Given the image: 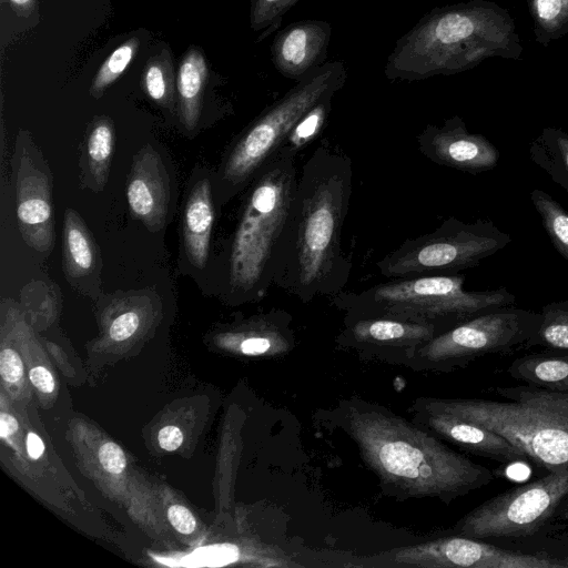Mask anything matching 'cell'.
<instances>
[{
  "mask_svg": "<svg viewBox=\"0 0 568 568\" xmlns=\"http://www.w3.org/2000/svg\"><path fill=\"white\" fill-rule=\"evenodd\" d=\"M160 447L168 452L178 449L183 443L181 429L174 425L164 426L158 435Z\"/></svg>",
  "mask_w": 568,
  "mask_h": 568,
  "instance_id": "cell-35",
  "label": "cell"
},
{
  "mask_svg": "<svg viewBox=\"0 0 568 568\" xmlns=\"http://www.w3.org/2000/svg\"><path fill=\"white\" fill-rule=\"evenodd\" d=\"M126 200L132 215L149 230L163 227L170 200L169 180L160 155L150 146L138 155L129 178Z\"/></svg>",
  "mask_w": 568,
  "mask_h": 568,
  "instance_id": "cell-17",
  "label": "cell"
},
{
  "mask_svg": "<svg viewBox=\"0 0 568 568\" xmlns=\"http://www.w3.org/2000/svg\"><path fill=\"white\" fill-rule=\"evenodd\" d=\"M507 373L528 385L568 393V355L519 357L509 365Z\"/></svg>",
  "mask_w": 568,
  "mask_h": 568,
  "instance_id": "cell-20",
  "label": "cell"
},
{
  "mask_svg": "<svg viewBox=\"0 0 568 568\" xmlns=\"http://www.w3.org/2000/svg\"><path fill=\"white\" fill-rule=\"evenodd\" d=\"M64 252L70 276L89 274L95 265V248L82 219L71 209L64 214Z\"/></svg>",
  "mask_w": 568,
  "mask_h": 568,
  "instance_id": "cell-21",
  "label": "cell"
},
{
  "mask_svg": "<svg viewBox=\"0 0 568 568\" xmlns=\"http://www.w3.org/2000/svg\"><path fill=\"white\" fill-rule=\"evenodd\" d=\"M297 2L298 0H252L251 28L255 32L262 31L256 42L275 32L281 27L284 14Z\"/></svg>",
  "mask_w": 568,
  "mask_h": 568,
  "instance_id": "cell-28",
  "label": "cell"
},
{
  "mask_svg": "<svg viewBox=\"0 0 568 568\" xmlns=\"http://www.w3.org/2000/svg\"><path fill=\"white\" fill-rule=\"evenodd\" d=\"M214 223V206L209 180L192 189L183 215V244L190 262L203 268L207 261Z\"/></svg>",
  "mask_w": 568,
  "mask_h": 568,
  "instance_id": "cell-18",
  "label": "cell"
},
{
  "mask_svg": "<svg viewBox=\"0 0 568 568\" xmlns=\"http://www.w3.org/2000/svg\"><path fill=\"white\" fill-rule=\"evenodd\" d=\"M560 560H561L562 568H568V557H565L564 559H560Z\"/></svg>",
  "mask_w": 568,
  "mask_h": 568,
  "instance_id": "cell-40",
  "label": "cell"
},
{
  "mask_svg": "<svg viewBox=\"0 0 568 568\" xmlns=\"http://www.w3.org/2000/svg\"><path fill=\"white\" fill-rule=\"evenodd\" d=\"M17 217L23 240L48 253L54 245L51 181L43 164L26 149L16 165Z\"/></svg>",
  "mask_w": 568,
  "mask_h": 568,
  "instance_id": "cell-13",
  "label": "cell"
},
{
  "mask_svg": "<svg viewBox=\"0 0 568 568\" xmlns=\"http://www.w3.org/2000/svg\"><path fill=\"white\" fill-rule=\"evenodd\" d=\"M31 383L43 393H51L54 389V378L49 369L43 366H36L30 369Z\"/></svg>",
  "mask_w": 568,
  "mask_h": 568,
  "instance_id": "cell-36",
  "label": "cell"
},
{
  "mask_svg": "<svg viewBox=\"0 0 568 568\" xmlns=\"http://www.w3.org/2000/svg\"><path fill=\"white\" fill-rule=\"evenodd\" d=\"M344 416L362 459L384 493L396 499L437 498L449 504L494 478L490 469L386 408L352 404Z\"/></svg>",
  "mask_w": 568,
  "mask_h": 568,
  "instance_id": "cell-2",
  "label": "cell"
},
{
  "mask_svg": "<svg viewBox=\"0 0 568 568\" xmlns=\"http://www.w3.org/2000/svg\"><path fill=\"white\" fill-rule=\"evenodd\" d=\"M379 566L416 568H562L544 554L509 551L464 536H453L379 555Z\"/></svg>",
  "mask_w": 568,
  "mask_h": 568,
  "instance_id": "cell-11",
  "label": "cell"
},
{
  "mask_svg": "<svg viewBox=\"0 0 568 568\" xmlns=\"http://www.w3.org/2000/svg\"><path fill=\"white\" fill-rule=\"evenodd\" d=\"M413 422L438 438L459 446L475 455L500 463L528 462L529 457L501 435L448 413L435 409L423 398H417L409 408Z\"/></svg>",
  "mask_w": 568,
  "mask_h": 568,
  "instance_id": "cell-14",
  "label": "cell"
},
{
  "mask_svg": "<svg viewBox=\"0 0 568 568\" xmlns=\"http://www.w3.org/2000/svg\"><path fill=\"white\" fill-rule=\"evenodd\" d=\"M353 162L323 141L298 174L282 268L274 285L306 303L334 296L348 282L352 262L342 233L353 193Z\"/></svg>",
  "mask_w": 568,
  "mask_h": 568,
  "instance_id": "cell-1",
  "label": "cell"
},
{
  "mask_svg": "<svg viewBox=\"0 0 568 568\" xmlns=\"http://www.w3.org/2000/svg\"><path fill=\"white\" fill-rule=\"evenodd\" d=\"M102 467L110 474H121L126 467V458L122 448L115 443H104L98 453Z\"/></svg>",
  "mask_w": 568,
  "mask_h": 568,
  "instance_id": "cell-32",
  "label": "cell"
},
{
  "mask_svg": "<svg viewBox=\"0 0 568 568\" xmlns=\"http://www.w3.org/2000/svg\"><path fill=\"white\" fill-rule=\"evenodd\" d=\"M463 274L392 278L359 292H339L334 303L346 311L379 313L432 324L444 332L478 314L511 306L505 287L470 292Z\"/></svg>",
  "mask_w": 568,
  "mask_h": 568,
  "instance_id": "cell-6",
  "label": "cell"
},
{
  "mask_svg": "<svg viewBox=\"0 0 568 568\" xmlns=\"http://www.w3.org/2000/svg\"><path fill=\"white\" fill-rule=\"evenodd\" d=\"M141 320L138 310L124 311L112 321L109 327V336L115 342L130 338L140 327Z\"/></svg>",
  "mask_w": 568,
  "mask_h": 568,
  "instance_id": "cell-31",
  "label": "cell"
},
{
  "mask_svg": "<svg viewBox=\"0 0 568 568\" xmlns=\"http://www.w3.org/2000/svg\"><path fill=\"white\" fill-rule=\"evenodd\" d=\"M332 26L323 20H301L280 30L271 45L272 62L283 77L300 81L326 62Z\"/></svg>",
  "mask_w": 568,
  "mask_h": 568,
  "instance_id": "cell-16",
  "label": "cell"
},
{
  "mask_svg": "<svg viewBox=\"0 0 568 568\" xmlns=\"http://www.w3.org/2000/svg\"><path fill=\"white\" fill-rule=\"evenodd\" d=\"M521 50L508 13L473 0L424 14L396 41L384 73L389 81H419L469 70L489 57L518 58Z\"/></svg>",
  "mask_w": 568,
  "mask_h": 568,
  "instance_id": "cell-3",
  "label": "cell"
},
{
  "mask_svg": "<svg viewBox=\"0 0 568 568\" xmlns=\"http://www.w3.org/2000/svg\"><path fill=\"white\" fill-rule=\"evenodd\" d=\"M530 197L552 245L568 261V212L542 190H532Z\"/></svg>",
  "mask_w": 568,
  "mask_h": 568,
  "instance_id": "cell-24",
  "label": "cell"
},
{
  "mask_svg": "<svg viewBox=\"0 0 568 568\" xmlns=\"http://www.w3.org/2000/svg\"><path fill=\"white\" fill-rule=\"evenodd\" d=\"M531 159L568 192V134L547 128L530 146Z\"/></svg>",
  "mask_w": 568,
  "mask_h": 568,
  "instance_id": "cell-22",
  "label": "cell"
},
{
  "mask_svg": "<svg viewBox=\"0 0 568 568\" xmlns=\"http://www.w3.org/2000/svg\"><path fill=\"white\" fill-rule=\"evenodd\" d=\"M18 428L17 420L8 414L1 413L0 417V435L2 438H7Z\"/></svg>",
  "mask_w": 568,
  "mask_h": 568,
  "instance_id": "cell-38",
  "label": "cell"
},
{
  "mask_svg": "<svg viewBox=\"0 0 568 568\" xmlns=\"http://www.w3.org/2000/svg\"><path fill=\"white\" fill-rule=\"evenodd\" d=\"M511 242L491 221L445 220L435 231L408 239L376 266L387 278L456 274L478 265Z\"/></svg>",
  "mask_w": 568,
  "mask_h": 568,
  "instance_id": "cell-8",
  "label": "cell"
},
{
  "mask_svg": "<svg viewBox=\"0 0 568 568\" xmlns=\"http://www.w3.org/2000/svg\"><path fill=\"white\" fill-rule=\"evenodd\" d=\"M168 518L173 528L181 534H191L196 528V520L193 514L182 505L170 506Z\"/></svg>",
  "mask_w": 568,
  "mask_h": 568,
  "instance_id": "cell-34",
  "label": "cell"
},
{
  "mask_svg": "<svg viewBox=\"0 0 568 568\" xmlns=\"http://www.w3.org/2000/svg\"><path fill=\"white\" fill-rule=\"evenodd\" d=\"M9 1L14 8H19V9H27L33 3V0H9Z\"/></svg>",
  "mask_w": 568,
  "mask_h": 568,
  "instance_id": "cell-39",
  "label": "cell"
},
{
  "mask_svg": "<svg viewBox=\"0 0 568 568\" xmlns=\"http://www.w3.org/2000/svg\"><path fill=\"white\" fill-rule=\"evenodd\" d=\"M139 41L132 38L116 48L98 70L91 85V93L100 97L105 88L113 83L132 61L138 49Z\"/></svg>",
  "mask_w": 568,
  "mask_h": 568,
  "instance_id": "cell-29",
  "label": "cell"
},
{
  "mask_svg": "<svg viewBox=\"0 0 568 568\" xmlns=\"http://www.w3.org/2000/svg\"><path fill=\"white\" fill-rule=\"evenodd\" d=\"M416 141L420 153L432 162L470 174L494 169L500 156L487 138L470 133L457 115L442 125L427 124Z\"/></svg>",
  "mask_w": 568,
  "mask_h": 568,
  "instance_id": "cell-12",
  "label": "cell"
},
{
  "mask_svg": "<svg viewBox=\"0 0 568 568\" xmlns=\"http://www.w3.org/2000/svg\"><path fill=\"white\" fill-rule=\"evenodd\" d=\"M295 158L280 149L251 181L227 254V284L237 300L263 297L282 268L298 180Z\"/></svg>",
  "mask_w": 568,
  "mask_h": 568,
  "instance_id": "cell-4",
  "label": "cell"
},
{
  "mask_svg": "<svg viewBox=\"0 0 568 568\" xmlns=\"http://www.w3.org/2000/svg\"><path fill=\"white\" fill-rule=\"evenodd\" d=\"M114 132L108 119L97 121L87 140L90 172L101 186L104 184L113 151Z\"/></svg>",
  "mask_w": 568,
  "mask_h": 568,
  "instance_id": "cell-27",
  "label": "cell"
},
{
  "mask_svg": "<svg viewBox=\"0 0 568 568\" xmlns=\"http://www.w3.org/2000/svg\"><path fill=\"white\" fill-rule=\"evenodd\" d=\"M568 496V467L500 493L456 523L459 536L483 539L535 534Z\"/></svg>",
  "mask_w": 568,
  "mask_h": 568,
  "instance_id": "cell-10",
  "label": "cell"
},
{
  "mask_svg": "<svg viewBox=\"0 0 568 568\" xmlns=\"http://www.w3.org/2000/svg\"><path fill=\"white\" fill-rule=\"evenodd\" d=\"M333 98L334 95H328L306 111L294 124L280 149L297 155L300 151L313 142L327 123Z\"/></svg>",
  "mask_w": 568,
  "mask_h": 568,
  "instance_id": "cell-25",
  "label": "cell"
},
{
  "mask_svg": "<svg viewBox=\"0 0 568 568\" xmlns=\"http://www.w3.org/2000/svg\"><path fill=\"white\" fill-rule=\"evenodd\" d=\"M536 40L544 45L568 32V0H527Z\"/></svg>",
  "mask_w": 568,
  "mask_h": 568,
  "instance_id": "cell-23",
  "label": "cell"
},
{
  "mask_svg": "<svg viewBox=\"0 0 568 568\" xmlns=\"http://www.w3.org/2000/svg\"><path fill=\"white\" fill-rule=\"evenodd\" d=\"M541 320L532 345L568 351V301L551 302L542 306Z\"/></svg>",
  "mask_w": 568,
  "mask_h": 568,
  "instance_id": "cell-26",
  "label": "cell"
},
{
  "mask_svg": "<svg viewBox=\"0 0 568 568\" xmlns=\"http://www.w3.org/2000/svg\"><path fill=\"white\" fill-rule=\"evenodd\" d=\"M503 400L422 397L430 407L507 438L537 466L568 467V393L532 385L495 387Z\"/></svg>",
  "mask_w": 568,
  "mask_h": 568,
  "instance_id": "cell-5",
  "label": "cell"
},
{
  "mask_svg": "<svg viewBox=\"0 0 568 568\" xmlns=\"http://www.w3.org/2000/svg\"><path fill=\"white\" fill-rule=\"evenodd\" d=\"M206 78L205 58L201 51L192 48L180 64L176 80L181 119L187 130H193L197 124Z\"/></svg>",
  "mask_w": 568,
  "mask_h": 568,
  "instance_id": "cell-19",
  "label": "cell"
},
{
  "mask_svg": "<svg viewBox=\"0 0 568 568\" xmlns=\"http://www.w3.org/2000/svg\"><path fill=\"white\" fill-rule=\"evenodd\" d=\"M438 333L440 329L432 324L379 313L347 311L341 338L358 347L398 351L409 357Z\"/></svg>",
  "mask_w": 568,
  "mask_h": 568,
  "instance_id": "cell-15",
  "label": "cell"
},
{
  "mask_svg": "<svg viewBox=\"0 0 568 568\" xmlns=\"http://www.w3.org/2000/svg\"><path fill=\"white\" fill-rule=\"evenodd\" d=\"M344 61H329L314 69L283 97L268 105L237 138L222 171L232 192L251 182L278 151L298 119L314 104L335 95L346 81Z\"/></svg>",
  "mask_w": 568,
  "mask_h": 568,
  "instance_id": "cell-7",
  "label": "cell"
},
{
  "mask_svg": "<svg viewBox=\"0 0 568 568\" xmlns=\"http://www.w3.org/2000/svg\"><path fill=\"white\" fill-rule=\"evenodd\" d=\"M0 373L10 384L19 383L23 376V364L17 352L3 348L0 353Z\"/></svg>",
  "mask_w": 568,
  "mask_h": 568,
  "instance_id": "cell-33",
  "label": "cell"
},
{
  "mask_svg": "<svg viewBox=\"0 0 568 568\" xmlns=\"http://www.w3.org/2000/svg\"><path fill=\"white\" fill-rule=\"evenodd\" d=\"M143 88L156 103L164 104L171 97V79L165 65L160 61H150L143 74Z\"/></svg>",
  "mask_w": 568,
  "mask_h": 568,
  "instance_id": "cell-30",
  "label": "cell"
},
{
  "mask_svg": "<svg viewBox=\"0 0 568 568\" xmlns=\"http://www.w3.org/2000/svg\"><path fill=\"white\" fill-rule=\"evenodd\" d=\"M45 449L43 440L36 434L30 432L27 436V450L32 459H39Z\"/></svg>",
  "mask_w": 568,
  "mask_h": 568,
  "instance_id": "cell-37",
  "label": "cell"
},
{
  "mask_svg": "<svg viewBox=\"0 0 568 568\" xmlns=\"http://www.w3.org/2000/svg\"><path fill=\"white\" fill-rule=\"evenodd\" d=\"M540 313L506 306L478 314L417 347L409 356L430 368L453 369L489 354L534 346Z\"/></svg>",
  "mask_w": 568,
  "mask_h": 568,
  "instance_id": "cell-9",
  "label": "cell"
}]
</instances>
